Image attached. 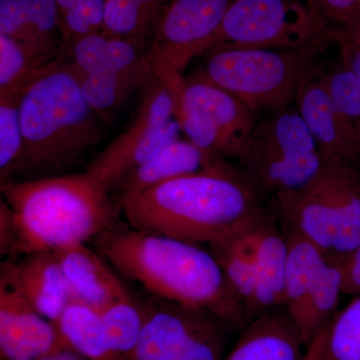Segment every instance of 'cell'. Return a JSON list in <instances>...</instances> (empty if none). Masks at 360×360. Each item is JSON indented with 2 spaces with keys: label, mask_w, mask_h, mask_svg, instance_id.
Wrapping results in <instances>:
<instances>
[{
  "label": "cell",
  "mask_w": 360,
  "mask_h": 360,
  "mask_svg": "<svg viewBox=\"0 0 360 360\" xmlns=\"http://www.w3.org/2000/svg\"><path fill=\"white\" fill-rule=\"evenodd\" d=\"M238 167L215 160L120 203L134 229L189 243H224L274 217L269 202Z\"/></svg>",
  "instance_id": "cell-1"
},
{
  "label": "cell",
  "mask_w": 360,
  "mask_h": 360,
  "mask_svg": "<svg viewBox=\"0 0 360 360\" xmlns=\"http://www.w3.org/2000/svg\"><path fill=\"white\" fill-rule=\"evenodd\" d=\"M92 243L113 269L153 297L212 314L231 328L248 323L217 257L201 245L134 229L120 219Z\"/></svg>",
  "instance_id": "cell-2"
},
{
  "label": "cell",
  "mask_w": 360,
  "mask_h": 360,
  "mask_svg": "<svg viewBox=\"0 0 360 360\" xmlns=\"http://www.w3.org/2000/svg\"><path fill=\"white\" fill-rule=\"evenodd\" d=\"M20 110L23 153L13 180L60 175L103 139V120L65 56L26 87Z\"/></svg>",
  "instance_id": "cell-3"
},
{
  "label": "cell",
  "mask_w": 360,
  "mask_h": 360,
  "mask_svg": "<svg viewBox=\"0 0 360 360\" xmlns=\"http://www.w3.org/2000/svg\"><path fill=\"white\" fill-rule=\"evenodd\" d=\"M0 191L15 217L16 257L92 241L122 210L110 191L85 172L6 180Z\"/></svg>",
  "instance_id": "cell-4"
},
{
  "label": "cell",
  "mask_w": 360,
  "mask_h": 360,
  "mask_svg": "<svg viewBox=\"0 0 360 360\" xmlns=\"http://www.w3.org/2000/svg\"><path fill=\"white\" fill-rule=\"evenodd\" d=\"M267 202L281 229L309 239L329 262L341 264L360 245V172L347 161L323 158L309 184Z\"/></svg>",
  "instance_id": "cell-5"
},
{
  "label": "cell",
  "mask_w": 360,
  "mask_h": 360,
  "mask_svg": "<svg viewBox=\"0 0 360 360\" xmlns=\"http://www.w3.org/2000/svg\"><path fill=\"white\" fill-rule=\"evenodd\" d=\"M236 160L238 169L267 201L302 188L323 162L302 116L288 108L258 120Z\"/></svg>",
  "instance_id": "cell-6"
},
{
  "label": "cell",
  "mask_w": 360,
  "mask_h": 360,
  "mask_svg": "<svg viewBox=\"0 0 360 360\" xmlns=\"http://www.w3.org/2000/svg\"><path fill=\"white\" fill-rule=\"evenodd\" d=\"M316 51L217 49L206 53L201 75L251 110L276 111L295 101L305 73L319 61Z\"/></svg>",
  "instance_id": "cell-7"
},
{
  "label": "cell",
  "mask_w": 360,
  "mask_h": 360,
  "mask_svg": "<svg viewBox=\"0 0 360 360\" xmlns=\"http://www.w3.org/2000/svg\"><path fill=\"white\" fill-rule=\"evenodd\" d=\"M328 30L298 0H232L212 51L262 49L322 54L331 46Z\"/></svg>",
  "instance_id": "cell-8"
},
{
  "label": "cell",
  "mask_w": 360,
  "mask_h": 360,
  "mask_svg": "<svg viewBox=\"0 0 360 360\" xmlns=\"http://www.w3.org/2000/svg\"><path fill=\"white\" fill-rule=\"evenodd\" d=\"M232 0H170L158 18L148 54L160 82L172 92L177 108L184 70L212 51Z\"/></svg>",
  "instance_id": "cell-9"
},
{
  "label": "cell",
  "mask_w": 360,
  "mask_h": 360,
  "mask_svg": "<svg viewBox=\"0 0 360 360\" xmlns=\"http://www.w3.org/2000/svg\"><path fill=\"white\" fill-rule=\"evenodd\" d=\"M177 105L172 92L156 80L142 94L131 123L85 168V172L112 191L124 175L155 158L180 139Z\"/></svg>",
  "instance_id": "cell-10"
},
{
  "label": "cell",
  "mask_w": 360,
  "mask_h": 360,
  "mask_svg": "<svg viewBox=\"0 0 360 360\" xmlns=\"http://www.w3.org/2000/svg\"><path fill=\"white\" fill-rule=\"evenodd\" d=\"M176 117L191 143L222 160L238 158L258 122L257 111L201 73L186 80Z\"/></svg>",
  "instance_id": "cell-11"
},
{
  "label": "cell",
  "mask_w": 360,
  "mask_h": 360,
  "mask_svg": "<svg viewBox=\"0 0 360 360\" xmlns=\"http://www.w3.org/2000/svg\"><path fill=\"white\" fill-rule=\"evenodd\" d=\"M66 348L54 322L28 302L0 269V354L2 360H37Z\"/></svg>",
  "instance_id": "cell-12"
},
{
  "label": "cell",
  "mask_w": 360,
  "mask_h": 360,
  "mask_svg": "<svg viewBox=\"0 0 360 360\" xmlns=\"http://www.w3.org/2000/svg\"><path fill=\"white\" fill-rule=\"evenodd\" d=\"M326 68L317 63L300 80L296 111L316 141L322 158H338L359 167L360 146L355 127L336 111L324 82Z\"/></svg>",
  "instance_id": "cell-13"
},
{
  "label": "cell",
  "mask_w": 360,
  "mask_h": 360,
  "mask_svg": "<svg viewBox=\"0 0 360 360\" xmlns=\"http://www.w3.org/2000/svg\"><path fill=\"white\" fill-rule=\"evenodd\" d=\"M143 328L129 360H176L210 314L155 297L144 300Z\"/></svg>",
  "instance_id": "cell-14"
},
{
  "label": "cell",
  "mask_w": 360,
  "mask_h": 360,
  "mask_svg": "<svg viewBox=\"0 0 360 360\" xmlns=\"http://www.w3.org/2000/svg\"><path fill=\"white\" fill-rule=\"evenodd\" d=\"M0 269L6 270L28 302L49 321H56L75 300L54 251L6 259Z\"/></svg>",
  "instance_id": "cell-15"
},
{
  "label": "cell",
  "mask_w": 360,
  "mask_h": 360,
  "mask_svg": "<svg viewBox=\"0 0 360 360\" xmlns=\"http://www.w3.org/2000/svg\"><path fill=\"white\" fill-rule=\"evenodd\" d=\"M75 300L99 312L129 292L105 258L86 243L53 250Z\"/></svg>",
  "instance_id": "cell-16"
},
{
  "label": "cell",
  "mask_w": 360,
  "mask_h": 360,
  "mask_svg": "<svg viewBox=\"0 0 360 360\" xmlns=\"http://www.w3.org/2000/svg\"><path fill=\"white\" fill-rule=\"evenodd\" d=\"M304 343L285 307L267 310L243 328L224 360H302Z\"/></svg>",
  "instance_id": "cell-17"
},
{
  "label": "cell",
  "mask_w": 360,
  "mask_h": 360,
  "mask_svg": "<svg viewBox=\"0 0 360 360\" xmlns=\"http://www.w3.org/2000/svg\"><path fill=\"white\" fill-rule=\"evenodd\" d=\"M219 158L205 155L187 139H179L168 144L155 158L122 177L113 191L118 203L139 195L168 180L200 172Z\"/></svg>",
  "instance_id": "cell-18"
},
{
  "label": "cell",
  "mask_w": 360,
  "mask_h": 360,
  "mask_svg": "<svg viewBox=\"0 0 360 360\" xmlns=\"http://www.w3.org/2000/svg\"><path fill=\"white\" fill-rule=\"evenodd\" d=\"M288 246L285 234L276 217L259 229V251L255 264V305L252 319L267 310L284 307Z\"/></svg>",
  "instance_id": "cell-19"
},
{
  "label": "cell",
  "mask_w": 360,
  "mask_h": 360,
  "mask_svg": "<svg viewBox=\"0 0 360 360\" xmlns=\"http://www.w3.org/2000/svg\"><path fill=\"white\" fill-rule=\"evenodd\" d=\"M283 231L288 246L284 307L300 330L304 321L310 291L326 258L309 239L292 231Z\"/></svg>",
  "instance_id": "cell-20"
},
{
  "label": "cell",
  "mask_w": 360,
  "mask_h": 360,
  "mask_svg": "<svg viewBox=\"0 0 360 360\" xmlns=\"http://www.w3.org/2000/svg\"><path fill=\"white\" fill-rule=\"evenodd\" d=\"M77 75L87 103L106 122L130 97L137 92L146 91L158 80L153 70L122 73L103 70Z\"/></svg>",
  "instance_id": "cell-21"
},
{
  "label": "cell",
  "mask_w": 360,
  "mask_h": 360,
  "mask_svg": "<svg viewBox=\"0 0 360 360\" xmlns=\"http://www.w3.org/2000/svg\"><path fill=\"white\" fill-rule=\"evenodd\" d=\"M54 324L66 348L94 360H116L106 343L98 310L75 300Z\"/></svg>",
  "instance_id": "cell-22"
},
{
  "label": "cell",
  "mask_w": 360,
  "mask_h": 360,
  "mask_svg": "<svg viewBox=\"0 0 360 360\" xmlns=\"http://www.w3.org/2000/svg\"><path fill=\"white\" fill-rule=\"evenodd\" d=\"M101 314L104 336L111 354L116 360H129L143 328V302L129 291L105 307Z\"/></svg>",
  "instance_id": "cell-23"
},
{
  "label": "cell",
  "mask_w": 360,
  "mask_h": 360,
  "mask_svg": "<svg viewBox=\"0 0 360 360\" xmlns=\"http://www.w3.org/2000/svg\"><path fill=\"white\" fill-rule=\"evenodd\" d=\"M341 295L343 278L340 264L326 259L310 291L304 321L300 328L305 347L335 316Z\"/></svg>",
  "instance_id": "cell-24"
},
{
  "label": "cell",
  "mask_w": 360,
  "mask_h": 360,
  "mask_svg": "<svg viewBox=\"0 0 360 360\" xmlns=\"http://www.w3.org/2000/svg\"><path fill=\"white\" fill-rule=\"evenodd\" d=\"M63 58L40 56L18 40L0 34V94H23L26 87Z\"/></svg>",
  "instance_id": "cell-25"
},
{
  "label": "cell",
  "mask_w": 360,
  "mask_h": 360,
  "mask_svg": "<svg viewBox=\"0 0 360 360\" xmlns=\"http://www.w3.org/2000/svg\"><path fill=\"white\" fill-rule=\"evenodd\" d=\"M22 94H0V182L13 180L23 153L20 122Z\"/></svg>",
  "instance_id": "cell-26"
},
{
  "label": "cell",
  "mask_w": 360,
  "mask_h": 360,
  "mask_svg": "<svg viewBox=\"0 0 360 360\" xmlns=\"http://www.w3.org/2000/svg\"><path fill=\"white\" fill-rule=\"evenodd\" d=\"M323 352L326 360H360V295L326 326Z\"/></svg>",
  "instance_id": "cell-27"
},
{
  "label": "cell",
  "mask_w": 360,
  "mask_h": 360,
  "mask_svg": "<svg viewBox=\"0 0 360 360\" xmlns=\"http://www.w3.org/2000/svg\"><path fill=\"white\" fill-rule=\"evenodd\" d=\"M103 32L118 39L144 44L153 39L155 25L135 0H105Z\"/></svg>",
  "instance_id": "cell-28"
},
{
  "label": "cell",
  "mask_w": 360,
  "mask_h": 360,
  "mask_svg": "<svg viewBox=\"0 0 360 360\" xmlns=\"http://www.w3.org/2000/svg\"><path fill=\"white\" fill-rule=\"evenodd\" d=\"M208 248L219 262L232 290L243 304L248 322H250L252 321L257 286L255 265L236 255L226 241L215 243Z\"/></svg>",
  "instance_id": "cell-29"
},
{
  "label": "cell",
  "mask_w": 360,
  "mask_h": 360,
  "mask_svg": "<svg viewBox=\"0 0 360 360\" xmlns=\"http://www.w3.org/2000/svg\"><path fill=\"white\" fill-rule=\"evenodd\" d=\"M105 0H77L60 15L61 51L77 40L103 30Z\"/></svg>",
  "instance_id": "cell-30"
},
{
  "label": "cell",
  "mask_w": 360,
  "mask_h": 360,
  "mask_svg": "<svg viewBox=\"0 0 360 360\" xmlns=\"http://www.w3.org/2000/svg\"><path fill=\"white\" fill-rule=\"evenodd\" d=\"M324 82L336 111L347 122L360 120V79L342 63L324 72Z\"/></svg>",
  "instance_id": "cell-31"
},
{
  "label": "cell",
  "mask_w": 360,
  "mask_h": 360,
  "mask_svg": "<svg viewBox=\"0 0 360 360\" xmlns=\"http://www.w3.org/2000/svg\"><path fill=\"white\" fill-rule=\"evenodd\" d=\"M226 322L210 315L196 329L176 360H224Z\"/></svg>",
  "instance_id": "cell-32"
},
{
  "label": "cell",
  "mask_w": 360,
  "mask_h": 360,
  "mask_svg": "<svg viewBox=\"0 0 360 360\" xmlns=\"http://www.w3.org/2000/svg\"><path fill=\"white\" fill-rule=\"evenodd\" d=\"M25 2L30 25L40 44L49 53L54 56L63 54L58 0H25Z\"/></svg>",
  "instance_id": "cell-33"
},
{
  "label": "cell",
  "mask_w": 360,
  "mask_h": 360,
  "mask_svg": "<svg viewBox=\"0 0 360 360\" xmlns=\"http://www.w3.org/2000/svg\"><path fill=\"white\" fill-rule=\"evenodd\" d=\"M0 34L22 42L45 58L63 56L49 53L40 44L30 25L25 0H0Z\"/></svg>",
  "instance_id": "cell-34"
},
{
  "label": "cell",
  "mask_w": 360,
  "mask_h": 360,
  "mask_svg": "<svg viewBox=\"0 0 360 360\" xmlns=\"http://www.w3.org/2000/svg\"><path fill=\"white\" fill-rule=\"evenodd\" d=\"M326 37L338 46L341 63L360 79V14L347 25L328 27Z\"/></svg>",
  "instance_id": "cell-35"
},
{
  "label": "cell",
  "mask_w": 360,
  "mask_h": 360,
  "mask_svg": "<svg viewBox=\"0 0 360 360\" xmlns=\"http://www.w3.org/2000/svg\"><path fill=\"white\" fill-rule=\"evenodd\" d=\"M307 6L328 27L347 25L360 14L359 0H307Z\"/></svg>",
  "instance_id": "cell-36"
},
{
  "label": "cell",
  "mask_w": 360,
  "mask_h": 360,
  "mask_svg": "<svg viewBox=\"0 0 360 360\" xmlns=\"http://www.w3.org/2000/svg\"><path fill=\"white\" fill-rule=\"evenodd\" d=\"M18 231L11 206L4 198L0 201V255L6 259L16 257Z\"/></svg>",
  "instance_id": "cell-37"
},
{
  "label": "cell",
  "mask_w": 360,
  "mask_h": 360,
  "mask_svg": "<svg viewBox=\"0 0 360 360\" xmlns=\"http://www.w3.org/2000/svg\"><path fill=\"white\" fill-rule=\"evenodd\" d=\"M343 295H360V245L341 262Z\"/></svg>",
  "instance_id": "cell-38"
},
{
  "label": "cell",
  "mask_w": 360,
  "mask_h": 360,
  "mask_svg": "<svg viewBox=\"0 0 360 360\" xmlns=\"http://www.w3.org/2000/svg\"><path fill=\"white\" fill-rule=\"evenodd\" d=\"M135 1L141 6L144 15L155 27L158 18L162 13L163 9L167 6L165 0H135Z\"/></svg>",
  "instance_id": "cell-39"
},
{
  "label": "cell",
  "mask_w": 360,
  "mask_h": 360,
  "mask_svg": "<svg viewBox=\"0 0 360 360\" xmlns=\"http://www.w3.org/2000/svg\"><path fill=\"white\" fill-rule=\"evenodd\" d=\"M326 328L315 336L314 340L307 347V352L302 360H326L324 359V338H326Z\"/></svg>",
  "instance_id": "cell-40"
},
{
  "label": "cell",
  "mask_w": 360,
  "mask_h": 360,
  "mask_svg": "<svg viewBox=\"0 0 360 360\" xmlns=\"http://www.w3.org/2000/svg\"><path fill=\"white\" fill-rule=\"evenodd\" d=\"M37 360H94L84 356V355L78 354L75 350L70 348H63V349L56 350L51 354L40 357Z\"/></svg>",
  "instance_id": "cell-41"
},
{
  "label": "cell",
  "mask_w": 360,
  "mask_h": 360,
  "mask_svg": "<svg viewBox=\"0 0 360 360\" xmlns=\"http://www.w3.org/2000/svg\"><path fill=\"white\" fill-rule=\"evenodd\" d=\"M77 2V0H58L60 15Z\"/></svg>",
  "instance_id": "cell-42"
},
{
  "label": "cell",
  "mask_w": 360,
  "mask_h": 360,
  "mask_svg": "<svg viewBox=\"0 0 360 360\" xmlns=\"http://www.w3.org/2000/svg\"><path fill=\"white\" fill-rule=\"evenodd\" d=\"M355 127V135H356L357 142H359L360 146V120H357L354 124Z\"/></svg>",
  "instance_id": "cell-43"
},
{
  "label": "cell",
  "mask_w": 360,
  "mask_h": 360,
  "mask_svg": "<svg viewBox=\"0 0 360 360\" xmlns=\"http://www.w3.org/2000/svg\"><path fill=\"white\" fill-rule=\"evenodd\" d=\"M169 1H170V0H165V2H167V6L168 2H169Z\"/></svg>",
  "instance_id": "cell-44"
},
{
  "label": "cell",
  "mask_w": 360,
  "mask_h": 360,
  "mask_svg": "<svg viewBox=\"0 0 360 360\" xmlns=\"http://www.w3.org/2000/svg\"><path fill=\"white\" fill-rule=\"evenodd\" d=\"M359 4H360V0H359Z\"/></svg>",
  "instance_id": "cell-45"
}]
</instances>
